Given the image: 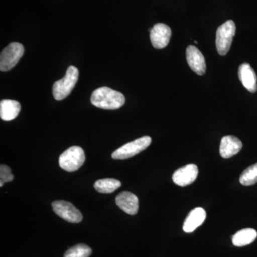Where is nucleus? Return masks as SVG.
Segmentation results:
<instances>
[{
	"label": "nucleus",
	"instance_id": "20e7f679",
	"mask_svg": "<svg viewBox=\"0 0 257 257\" xmlns=\"http://www.w3.org/2000/svg\"><path fill=\"white\" fill-rule=\"evenodd\" d=\"M235 32L236 25L232 20H228L219 26L216 30V50L221 56L226 55L229 52Z\"/></svg>",
	"mask_w": 257,
	"mask_h": 257
},
{
	"label": "nucleus",
	"instance_id": "6ab92c4d",
	"mask_svg": "<svg viewBox=\"0 0 257 257\" xmlns=\"http://www.w3.org/2000/svg\"><path fill=\"white\" fill-rule=\"evenodd\" d=\"M92 253V248L89 246L83 243H79L73 247L69 248L64 253V257H89Z\"/></svg>",
	"mask_w": 257,
	"mask_h": 257
},
{
	"label": "nucleus",
	"instance_id": "dca6fc26",
	"mask_svg": "<svg viewBox=\"0 0 257 257\" xmlns=\"http://www.w3.org/2000/svg\"><path fill=\"white\" fill-rule=\"evenodd\" d=\"M257 232L256 230L253 229H243L236 232L233 236L232 242L235 246H246L254 241L256 239Z\"/></svg>",
	"mask_w": 257,
	"mask_h": 257
},
{
	"label": "nucleus",
	"instance_id": "f03ea898",
	"mask_svg": "<svg viewBox=\"0 0 257 257\" xmlns=\"http://www.w3.org/2000/svg\"><path fill=\"white\" fill-rule=\"evenodd\" d=\"M79 78V70L74 66H70L67 69L64 78L57 81L53 85L54 98L57 101L63 100L73 90Z\"/></svg>",
	"mask_w": 257,
	"mask_h": 257
},
{
	"label": "nucleus",
	"instance_id": "9d476101",
	"mask_svg": "<svg viewBox=\"0 0 257 257\" xmlns=\"http://www.w3.org/2000/svg\"><path fill=\"white\" fill-rule=\"evenodd\" d=\"M187 61L190 69L198 75L202 76L206 72V62L204 55L194 45H189L186 50Z\"/></svg>",
	"mask_w": 257,
	"mask_h": 257
},
{
	"label": "nucleus",
	"instance_id": "a211bd4d",
	"mask_svg": "<svg viewBox=\"0 0 257 257\" xmlns=\"http://www.w3.org/2000/svg\"><path fill=\"white\" fill-rule=\"evenodd\" d=\"M240 183L243 186H251L257 183V163L249 166L240 176Z\"/></svg>",
	"mask_w": 257,
	"mask_h": 257
},
{
	"label": "nucleus",
	"instance_id": "ddd939ff",
	"mask_svg": "<svg viewBox=\"0 0 257 257\" xmlns=\"http://www.w3.org/2000/svg\"><path fill=\"white\" fill-rule=\"evenodd\" d=\"M239 80L242 83L243 87L248 92L255 93L257 91V78L256 73L249 64L243 63L240 65L238 72Z\"/></svg>",
	"mask_w": 257,
	"mask_h": 257
},
{
	"label": "nucleus",
	"instance_id": "f257e3e1",
	"mask_svg": "<svg viewBox=\"0 0 257 257\" xmlns=\"http://www.w3.org/2000/svg\"><path fill=\"white\" fill-rule=\"evenodd\" d=\"M91 103L99 109L115 110L124 105L125 97L121 92L109 87H103L93 92L91 96Z\"/></svg>",
	"mask_w": 257,
	"mask_h": 257
},
{
	"label": "nucleus",
	"instance_id": "f8f14e48",
	"mask_svg": "<svg viewBox=\"0 0 257 257\" xmlns=\"http://www.w3.org/2000/svg\"><path fill=\"white\" fill-rule=\"evenodd\" d=\"M242 146V143L239 138L232 135H227L221 139L219 152L223 158H230L236 155Z\"/></svg>",
	"mask_w": 257,
	"mask_h": 257
},
{
	"label": "nucleus",
	"instance_id": "f3484780",
	"mask_svg": "<svg viewBox=\"0 0 257 257\" xmlns=\"http://www.w3.org/2000/svg\"><path fill=\"white\" fill-rule=\"evenodd\" d=\"M121 183L118 179L106 178L99 179L94 184V189L102 194H110L119 189Z\"/></svg>",
	"mask_w": 257,
	"mask_h": 257
},
{
	"label": "nucleus",
	"instance_id": "0eeeda50",
	"mask_svg": "<svg viewBox=\"0 0 257 257\" xmlns=\"http://www.w3.org/2000/svg\"><path fill=\"white\" fill-rule=\"evenodd\" d=\"M52 208L56 214L69 223L81 222L82 214L72 203L67 201L59 200L52 203Z\"/></svg>",
	"mask_w": 257,
	"mask_h": 257
},
{
	"label": "nucleus",
	"instance_id": "7ed1b4c3",
	"mask_svg": "<svg viewBox=\"0 0 257 257\" xmlns=\"http://www.w3.org/2000/svg\"><path fill=\"white\" fill-rule=\"evenodd\" d=\"M84 150L79 146H72L65 150L59 158L61 168L67 172H75L84 163Z\"/></svg>",
	"mask_w": 257,
	"mask_h": 257
},
{
	"label": "nucleus",
	"instance_id": "1a4fd4ad",
	"mask_svg": "<svg viewBox=\"0 0 257 257\" xmlns=\"http://www.w3.org/2000/svg\"><path fill=\"white\" fill-rule=\"evenodd\" d=\"M199 170L194 164L184 166L174 172L172 180L174 183L180 187H186L192 184L197 178Z\"/></svg>",
	"mask_w": 257,
	"mask_h": 257
},
{
	"label": "nucleus",
	"instance_id": "4468645a",
	"mask_svg": "<svg viewBox=\"0 0 257 257\" xmlns=\"http://www.w3.org/2000/svg\"><path fill=\"white\" fill-rule=\"evenodd\" d=\"M206 216H207L206 211L202 208L197 207L193 209L184 221L183 225L184 232H193L204 223Z\"/></svg>",
	"mask_w": 257,
	"mask_h": 257
},
{
	"label": "nucleus",
	"instance_id": "2eb2a0df",
	"mask_svg": "<svg viewBox=\"0 0 257 257\" xmlns=\"http://www.w3.org/2000/svg\"><path fill=\"white\" fill-rule=\"evenodd\" d=\"M21 111V105L18 101L4 99L0 102V117L5 121L16 119Z\"/></svg>",
	"mask_w": 257,
	"mask_h": 257
},
{
	"label": "nucleus",
	"instance_id": "9b49d317",
	"mask_svg": "<svg viewBox=\"0 0 257 257\" xmlns=\"http://www.w3.org/2000/svg\"><path fill=\"white\" fill-rule=\"evenodd\" d=\"M116 204L121 210L130 215H135L139 210L138 197L131 192L119 193L116 197Z\"/></svg>",
	"mask_w": 257,
	"mask_h": 257
},
{
	"label": "nucleus",
	"instance_id": "6e6552de",
	"mask_svg": "<svg viewBox=\"0 0 257 257\" xmlns=\"http://www.w3.org/2000/svg\"><path fill=\"white\" fill-rule=\"evenodd\" d=\"M171 35L172 30L170 27L163 23L156 24L150 30L152 46L159 50L165 48L170 42Z\"/></svg>",
	"mask_w": 257,
	"mask_h": 257
},
{
	"label": "nucleus",
	"instance_id": "423d86ee",
	"mask_svg": "<svg viewBox=\"0 0 257 257\" xmlns=\"http://www.w3.org/2000/svg\"><path fill=\"white\" fill-rule=\"evenodd\" d=\"M25 53V48L18 42L10 43L2 51L0 55V70L8 72L18 63Z\"/></svg>",
	"mask_w": 257,
	"mask_h": 257
},
{
	"label": "nucleus",
	"instance_id": "aec40b11",
	"mask_svg": "<svg viewBox=\"0 0 257 257\" xmlns=\"http://www.w3.org/2000/svg\"><path fill=\"white\" fill-rule=\"evenodd\" d=\"M14 179V175L12 174L11 169L8 166H0V187H3L5 182H10Z\"/></svg>",
	"mask_w": 257,
	"mask_h": 257
},
{
	"label": "nucleus",
	"instance_id": "39448f33",
	"mask_svg": "<svg viewBox=\"0 0 257 257\" xmlns=\"http://www.w3.org/2000/svg\"><path fill=\"white\" fill-rule=\"evenodd\" d=\"M152 143V138L149 136H144L137 139L134 141L125 144L111 154V157L114 160H126L130 157L135 156L147 147Z\"/></svg>",
	"mask_w": 257,
	"mask_h": 257
}]
</instances>
